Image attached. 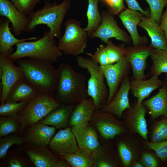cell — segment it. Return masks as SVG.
<instances>
[{
  "label": "cell",
  "instance_id": "2e32d148",
  "mask_svg": "<svg viewBox=\"0 0 167 167\" xmlns=\"http://www.w3.org/2000/svg\"><path fill=\"white\" fill-rule=\"evenodd\" d=\"M130 81L129 76L124 79L113 98L101 109L102 111L111 113L122 120L123 112L130 108L129 97Z\"/></svg>",
  "mask_w": 167,
  "mask_h": 167
},
{
  "label": "cell",
  "instance_id": "681fc988",
  "mask_svg": "<svg viewBox=\"0 0 167 167\" xmlns=\"http://www.w3.org/2000/svg\"><path fill=\"white\" fill-rule=\"evenodd\" d=\"M104 0L105 1L106 0Z\"/></svg>",
  "mask_w": 167,
  "mask_h": 167
},
{
  "label": "cell",
  "instance_id": "7bdbcfd3",
  "mask_svg": "<svg viewBox=\"0 0 167 167\" xmlns=\"http://www.w3.org/2000/svg\"><path fill=\"white\" fill-rule=\"evenodd\" d=\"M85 54L97 62L101 66L110 64L106 50L105 46L103 45H100L94 54L87 52Z\"/></svg>",
  "mask_w": 167,
  "mask_h": 167
},
{
  "label": "cell",
  "instance_id": "5b68a950",
  "mask_svg": "<svg viewBox=\"0 0 167 167\" xmlns=\"http://www.w3.org/2000/svg\"><path fill=\"white\" fill-rule=\"evenodd\" d=\"M76 60L78 66L89 73L90 78L87 82L88 95L93 100L96 109H101L107 104L109 91L101 66L91 58L78 56Z\"/></svg>",
  "mask_w": 167,
  "mask_h": 167
},
{
  "label": "cell",
  "instance_id": "8fae6325",
  "mask_svg": "<svg viewBox=\"0 0 167 167\" xmlns=\"http://www.w3.org/2000/svg\"><path fill=\"white\" fill-rule=\"evenodd\" d=\"M24 144L19 150L28 156L36 167H71L66 161L50 151L47 146Z\"/></svg>",
  "mask_w": 167,
  "mask_h": 167
},
{
  "label": "cell",
  "instance_id": "ac0fdd59",
  "mask_svg": "<svg viewBox=\"0 0 167 167\" xmlns=\"http://www.w3.org/2000/svg\"><path fill=\"white\" fill-rule=\"evenodd\" d=\"M49 145L53 152L58 155L72 153L79 148L75 136L69 126L55 134Z\"/></svg>",
  "mask_w": 167,
  "mask_h": 167
},
{
  "label": "cell",
  "instance_id": "4fadbf2b",
  "mask_svg": "<svg viewBox=\"0 0 167 167\" xmlns=\"http://www.w3.org/2000/svg\"><path fill=\"white\" fill-rule=\"evenodd\" d=\"M101 15L102 17L101 23L90 37L98 38L106 44L112 38L129 44L131 40V37L118 26L113 16L105 11H102Z\"/></svg>",
  "mask_w": 167,
  "mask_h": 167
},
{
  "label": "cell",
  "instance_id": "4316f807",
  "mask_svg": "<svg viewBox=\"0 0 167 167\" xmlns=\"http://www.w3.org/2000/svg\"><path fill=\"white\" fill-rule=\"evenodd\" d=\"M75 105L61 104L39 122L56 129L66 128L69 125V118Z\"/></svg>",
  "mask_w": 167,
  "mask_h": 167
},
{
  "label": "cell",
  "instance_id": "836d02e7",
  "mask_svg": "<svg viewBox=\"0 0 167 167\" xmlns=\"http://www.w3.org/2000/svg\"><path fill=\"white\" fill-rule=\"evenodd\" d=\"M28 156L25 155L21 150L13 149L8 152L2 165L7 167H27L29 166Z\"/></svg>",
  "mask_w": 167,
  "mask_h": 167
},
{
  "label": "cell",
  "instance_id": "d6a6232c",
  "mask_svg": "<svg viewBox=\"0 0 167 167\" xmlns=\"http://www.w3.org/2000/svg\"><path fill=\"white\" fill-rule=\"evenodd\" d=\"M149 128V140L157 142L167 139V117H164L159 121H154Z\"/></svg>",
  "mask_w": 167,
  "mask_h": 167
},
{
  "label": "cell",
  "instance_id": "7402d4cb",
  "mask_svg": "<svg viewBox=\"0 0 167 167\" xmlns=\"http://www.w3.org/2000/svg\"><path fill=\"white\" fill-rule=\"evenodd\" d=\"M93 167L122 166L116 148L110 143H105L92 152Z\"/></svg>",
  "mask_w": 167,
  "mask_h": 167
},
{
  "label": "cell",
  "instance_id": "6da1fadb",
  "mask_svg": "<svg viewBox=\"0 0 167 167\" xmlns=\"http://www.w3.org/2000/svg\"><path fill=\"white\" fill-rule=\"evenodd\" d=\"M57 70L58 79L54 93L57 101L61 104L75 105L88 98L85 75L66 63H60Z\"/></svg>",
  "mask_w": 167,
  "mask_h": 167
},
{
  "label": "cell",
  "instance_id": "30bf717a",
  "mask_svg": "<svg viewBox=\"0 0 167 167\" xmlns=\"http://www.w3.org/2000/svg\"><path fill=\"white\" fill-rule=\"evenodd\" d=\"M147 112V108L136 100L123 112L122 118L128 134L138 135L146 141L148 140L149 133L145 117Z\"/></svg>",
  "mask_w": 167,
  "mask_h": 167
},
{
  "label": "cell",
  "instance_id": "b9f144b4",
  "mask_svg": "<svg viewBox=\"0 0 167 167\" xmlns=\"http://www.w3.org/2000/svg\"><path fill=\"white\" fill-rule=\"evenodd\" d=\"M40 0H11V1L21 12L28 16L32 13L36 4Z\"/></svg>",
  "mask_w": 167,
  "mask_h": 167
},
{
  "label": "cell",
  "instance_id": "60d3db41",
  "mask_svg": "<svg viewBox=\"0 0 167 167\" xmlns=\"http://www.w3.org/2000/svg\"><path fill=\"white\" fill-rule=\"evenodd\" d=\"M150 7V17L158 24L160 22L163 10L167 4V0H146Z\"/></svg>",
  "mask_w": 167,
  "mask_h": 167
},
{
  "label": "cell",
  "instance_id": "8d00e7d4",
  "mask_svg": "<svg viewBox=\"0 0 167 167\" xmlns=\"http://www.w3.org/2000/svg\"><path fill=\"white\" fill-rule=\"evenodd\" d=\"M11 134L0 139V159H4L9 149L16 144L19 145L24 143L21 135Z\"/></svg>",
  "mask_w": 167,
  "mask_h": 167
},
{
  "label": "cell",
  "instance_id": "484cf974",
  "mask_svg": "<svg viewBox=\"0 0 167 167\" xmlns=\"http://www.w3.org/2000/svg\"><path fill=\"white\" fill-rule=\"evenodd\" d=\"M10 20L7 18L0 19V55L8 57L13 52V46L24 41L36 40L37 37H32L18 39L11 33L9 28Z\"/></svg>",
  "mask_w": 167,
  "mask_h": 167
},
{
  "label": "cell",
  "instance_id": "277c9868",
  "mask_svg": "<svg viewBox=\"0 0 167 167\" xmlns=\"http://www.w3.org/2000/svg\"><path fill=\"white\" fill-rule=\"evenodd\" d=\"M49 30L45 31L40 39L24 41L16 44L15 51L7 57L13 62L25 57L36 59L51 63L58 61L63 53L56 41L49 39Z\"/></svg>",
  "mask_w": 167,
  "mask_h": 167
},
{
  "label": "cell",
  "instance_id": "f35d334b",
  "mask_svg": "<svg viewBox=\"0 0 167 167\" xmlns=\"http://www.w3.org/2000/svg\"><path fill=\"white\" fill-rule=\"evenodd\" d=\"M143 143L145 146L154 151L163 162H167V139L157 142L144 140Z\"/></svg>",
  "mask_w": 167,
  "mask_h": 167
},
{
  "label": "cell",
  "instance_id": "9c48e42d",
  "mask_svg": "<svg viewBox=\"0 0 167 167\" xmlns=\"http://www.w3.org/2000/svg\"><path fill=\"white\" fill-rule=\"evenodd\" d=\"M90 123L105 139H113L118 135L128 133L122 120L114 115L96 109Z\"/></svg>",
  "mask_w": 167,
  "mask_h": 167
},
{
  "label": "cell",
  "instance_id": "d6986e66",
  "mask_svg": "<svg viewBox=\"0 0 167 167\" xmlns=\"http://www.w3.org/2000/svg\"><path fill=\"white\" fill-rule=\"evenodd\" d=\"M56 129L39 122L26 129L21 136L24 143L47 146L49 145Z\"/></svg>",
  "mask_w": 167,
  "mask_h": 167
},
{
  "label": "cell",
  "instance_id": "74e56055",
  "mask_svg": "<svg viewBox=\"0 0 167 167\" xmlns=\"http://www.w3.org/2000/svg\"><path fill=\"white\" fill-rule=\"evenodd\" d=\"M105 46V49L110 64L120 61L126 57V47L117 45L109 40Z\"/></svg>",
  "mask_w": 167,
  "mask_h": 167
},
{
  "label": "cell",
  "instance_id": "ffe728a7",
  "mask_svg": "<svg viewBox=\"0 0 167 167\" xmlns=\"http://www.w3.org/2000/svg\"><path fill=\"white\" fill-rule=\"evenodd\" d=\"M0 15L10 20L11 29L17 36L25 31L29 22L28 16L19 11L10 0H0Z\"/></svg>",
  "mask_w": 167,
  "mask_h": 167
},
{
  "label": "cell",
  "instance_id": "d4e9b609",
  "mask_svg": "<svg viewBox=\"0 0 167 167\" xmlns=\"http://www.w3.org/2000/svg\"><path fill=\"white\" fill-rule=\"evenodd\" d=\"M138 25L147 32L151 41L150 45L152 48L167 50V41L164 32L154 20L144 15Z\"/></svg>",
  "mask_w": 167,
  "mask_h": 167
},
{
  "label": "cell",
  "instance_id": "7dc6e473",
  "mask_svg": "<svg viewBox=\"0 0 167 167\" xmlns=\"http://www.w3.org/2000/svg\"><path fill=\"white\" fill-rule=\"evenodd\" d=\"M132 167H143V166L139 161L135 162L133 165Z\"/></svg>",
  "mask_w": 167,
  "mask_h": 167
},
{
  "label": "cell",
  "instance_id": "c3c4849f",
  "mask_svg": "<svg viewBox=\"0 0 167 167\" xmlns=\"http://www.w3.org/2000/svg\"><path fill=\"white\" fill-rule=\"evenodd\" d=\"M165 79H166V80L167 82V74H166Z\"/></svg>",
  "mask_w": 167,
  "mask_h": 167
},
{
  "label": "cell",
  "instance_id": "8992f818",
  "mask_svg": "<svg viewBox=\"0 0 167 167\" xmlns=\"http://www.w3.org/2000/svg\"><path fill=\"white\" fill-rule=\"evenodd\" d=\"M61 104L55 99L53 93H40L36 97L29 101L26 107L18 115L21 135L26 129L39 122L51 111Z\"/></svg>",
  "mask_w": 167,
  "mask_h": 167
},
{
  "label": "cell",
  "instance_id": "44dd1931",
  "mask_svg": "<svg viewBox=\"0 0 167 167\" xmlns=\"http://www.w3.org/2000/svg\"><path fill=\"white\" fill-rule=\"evenodd\" d=\"M149 111L150 122H152L160 116L167 117V82L165 79L159 92L142 103Z\"/></svg>",
  "mask_w": 167,
  "mask_h": 167
},
{
  "label": "cell",
  "instance_id": "52a82bcc",
  "mask_svg": "<svg viewBox=\"0 0 167 167\" xmlns=\"http://www.w3.org/2000/svg\"><path fill=\"white\" fill-rule=\"evenodd\" d=\"M64 24V33L59 39L58 46L63 54L77 57L87 48L88 35L80 22L75 19H68Z\"/></svg>",
  "mask_w": 167,
  "mask_h": 167
},
{
  "label": "cell",
  "instance_id": "ba28073f",
  "mask_svg": "<svg viewBox=\"0 0 167 167\" xmlns=\"http://www.w3.org/2000/svg\"><path fill=\"white\" fill-rule=\"evenodd\" d=\"M116 145L122 166L132 167L139 161L144 147V140L138 135L122 134L116 136Z\"/></svg>",
  "mask_w": 167,
  "mask_h": 167
},
{
  "label": "cell",
  "instance_id": "3957f363",
  "mask_svg": "<svg viewBox=\"0 0 167 167\" xmlns=\"http://www.w3.org/2000/svg\"><path fill=\"white\" fill-rule=\"evenodd\" d=\"M18 66L23 70L25 79L40 93H54L58 79L57 69L52 63L29 58L17 60Z\"/></svg>",
  "mask_w": 167,
  "mask_h": 167
},
{
  "label": "cell",
  "instance_id": "5bb4252c",
  "mask_svg": "<svg viewBox=\"0 0 167 167\" xmlns=\"http://www.w3.org/2000/svg\"><path fill=\"white\" fill-rule=\"evenodd\" d=\"M7 57L0 55V78L2 90L1 104L5 103L10 91L15 83L24 77L21 68L14 65Z\"/></svg>",
  "mask_w": 167,
  "mask_h": 167
},
{
  "label": "cell",
  "instance_id": "9a60e30c",
  "mask_svg": "<svg viewBox=\"0 0 167 167\" xmlns=\"http://www.w3.org/2000/svg\"><path fill=\"white\" fill-rule=\"evenodd\" d=\"M152 49L150 45H145L126 48L125 56L130 64L132 72L131 80L147 79L148 75H145L144 71L147 59L150 56Z\"/></svg>",
  "mask_w": 167,
  "mask_h": 167
},
{
  "label": "cell",
  "instance_id": "83f0119b",
  "mask_svg": "<svg viewBox=\"0 0 167 167\" xmlns=\"http://www.w3.org/2000/svg\"><path fill=\"white\" fill-rule=\"evenodd\" d=\"M40 93L36 88L27 82L24 77L18 80L13 86L6 102L30 101L36 97Z\"/></svg>",
  "mask_w": 167,
  "mask_h": 167
},
{
  "label": "cell",
  "instance_id": "1f68e13d",
  "mask_svg": "<svg viewBox=\"0 0 167 167\" xmlns=\"http://www.w3.org/2000/svg\"><path fill=\"white\" fill-rule=\"evenodd\" d=\"M99 0H88L87 11L88 24L84 28L90 36L99 27L102 21V17L98 8Z\"/></svg>",
  "mask_w": 167,
  "mask_h": 167
},
{
  "label": "cell",
  "instance_id": "7a4b0ae2",
  "mask_svg": "<svg viewBox=\"0 0 167 167\" xmlns=\"http://www.w3.org/2000/svg\"><path fill=\"white\" fill-rule=\"evenodd\" d=\"M44 5L41 9L33 11L28 16L29 22L25 32L34 31L40 24H45L49 28V39L62 36L61 25L71 5L70 0H63L58 4L51 3L49 0H44Z\"/></svg>",
  "mask_w": 167,
  "mask_h": 167
},
{
  "label": "cell",
  "instance_id": "4dcf8cb0",
  "mask_svg": "<svg viewBox=\"0 0 167 167\" xmlns=\"http://www.w3.org/2000/svg\"><path fill=\"white\" fill-rule=\"evenodd\" d=\"M150 56L152 61L150 70L151 76L167 74V50L152 48Z\"/></svg>",
  "mask_w": 167,
  "mask_h": 167
},
{
  "label": "cell",
  "instance_id": "f6af8a7d",
  "mask_svg": "<svg viewBox=\"0 0 167 167\" xmlns=\"http://www.w3.org/2000/svg\"><path fill=\"white\" fill-rule=\"evenodd\" d=\"M129 9L136 11H139L145 16H149V13L148 11L143 10L136 0H125Z\"/></svg>",
  "mask_w": 167,
  "mask_h": 167
},
{
  "label": "cell",
  "instance_id": "e575fe53",
  "mask_svg": "<svg viewBox=\"0 0 167 167\" xmlns=\"http://www.w3.org/2000/svg\"><path fill=\"white\" fill-rule=\"evenodd\" d=\"M20 129L18 116L15 117L1 116L0 118V137L5 136L11 134L19 132Z\"/></svg>",
  "mask_w": 167,
  "mask_h": 167
},
{
  "label": "cell",
  "instance_id": "ab89813d",
  "mask_svg": "<svg viewBox=\"0 0 167 167\" xmlns=\"http://www.w3.org/2000/svg\"><path fill=\"white\" fill-rule=\"evenodd\" d=\"M153 151L144 145L139 161L143 167H158L160 159Z\"/></svg>",
  "mask_w": 167,
  "mask_h": 167
},
{
  "label": "cell",
  "instance_id": "603a6c76",
  "mask_svg": "<svg viewBox=\"0 0 167 167\" xmlns=\"http://www.w3.org/2000/svg\"><path fill=\"white\" fill-rule=\"evenodd\" d=\"M159 77L154 75L148 79L130 80V91L138 103H142L152 92L162 87L163 81Z\"/></svg>",
  "mask_w": 167,
  "mask_h": 167
},
{
  "label": "cell",
  "instance_id": "e0dca14e",
  "mask_svg": "<svg viewBox=\"0 0 167 167\" xmlns=\"http://www.w3.org/2000/svg\"><path fill=\"white\" fill-rule=\"evenodd\" d=\"M71 128L79 148L92 152L101 145L97 131L90 122H85Z\"/></svg>",
  "mask_w": 167,
  "mask_h": 167
},
{
  "label": "cell",
  "instance_id": "f546056e",
  "mask_svg": "<svg viewBox=\"0 0 167 167\" xmlns=\"http://www.w3.org/2000/svg\"><path fill=\"white\" fill-rule=\"evenodd\" d=\"M58 156L66 161L71 167H93L92 152L84 149L79 148L72 153Z\"/></svg>",
  "mask_w": 167,
  "mask_h": 167
},
{
  "label": "cell",
  "instance_id": "cb8c5ba5",
  "mask_svg": "<svg viewBox=\"0 0 167 167\" xmlns=\"http://www.w3.org/2000/svg\"><path fill=\"white\" fill-rule=\"evenodd\" d=\"M144 15L140 12L129 8L125 9L118 15L130 35L133 46L145 45L146 40L139 35L137 28L142 17Z\"/></svg>",
  "mask_w": 167,
  "mask_h": 167
},
{
  "label": "cell",
  "instance_id": "bcb514c9",
  "mask_svg": "<svg viewBox=\"0 0 167 167\" xmlns=\"http://www.w3.org/2000/svg\"><path fill=\"white\" fill-rule=\"evenodd\" d=\"M165 6L166 9L161 15L159 26L164 31L167 41V4Z\"/></svg>",
  "mask_w": 167,
  "mask_h": 167
},
{
  "label": "cell",
  "instance_id": "d590c367",
  "mask_svg": "<svg viewBox=\"0 0 167 167\" xmlns=\"http://www.w3.org/2000/svg\"><path fill=\"white\" fill-rule=\"evenodd\" d=\"M29 101L17 102H6L1 104L0 116L15 117L18 116L26 107Z\"/></svg>",
  "mask_w": 167,
  "mask_h": 167
},
{
  "label": "cell",
  "instance_id": "7c38bea8",
  "mask_svg": "<svg viewBox=\"0 0 167 167\" xmlns=\"http://www.w3.org/2000/svg\"><path fill=\"white\" fill-rule=\"evenodd\" d=\"M101 66L109 89L108 104L113 98L124 79L129 76L131 67L126 57L117 62Z\"/></svg>",
  "mask_w": 167,
  "mask_h": 167
},
{
  "label": "cell",
  "instance_id": "f1b7e54d",
  "mask_svg": "<svg viewBox=\"0 0 167 167\" xmlns=\"http://www.w3.org/2000/svg\"><path fill=\"white\" fill-rule=\"evenodd\" d=\"M96 109L93 100L90 97L75 105L69 118V125L71 127L89 122Z\"/></svg>",
  "mask_w": 167,
  "mask_h": 167
},
{
  "label": "cell",
  "instance_id": "ee69618b",
  "mask_svg": "<svg viewBox=\"0 0 167 167\" xmlns=\"http://www.w3.org/2000/svg\"><path fill=\"white\" fill-rule=\"evenodd\" d=\"M109 7V13L113 16L119 15L125 8L123 0H106Z\"/></svg>",
  "mask_w": 167,
  "mask_h": 167
}]
</instances>
